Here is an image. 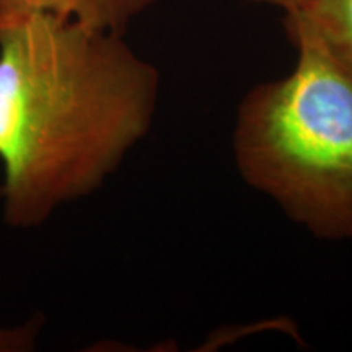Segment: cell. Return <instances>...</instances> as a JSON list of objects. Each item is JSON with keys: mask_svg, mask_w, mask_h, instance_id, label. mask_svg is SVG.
<instances>
[{"mask_svg": "<svg viewBox=\"0 0 352 352\" xmlns=\"http://www.w3.org/2000/svg\"><path fill=\"white\" fill-rule=\"evenodd\" d=\"M292 72L253 87L233 127L241 178L323 240H352V82L303 33Z\"/></svg>", "mask_w": 352, "mask_h": 352, "instance_id": "2", "label": "cell"}, {"mask_svg": "<svg viewBox=\"0 0 352 352\" xmlns=\"http://www.w3.org/2000/svg\"><path fill=\"white\" fill-rule=\"evenodd\" d=\"M153 2L155 0H0V30L34 13H47L96 32L122 34L127 25Z\"/></svg>", "mask_w": 352, "mask_h": 352, "instance_id": "3", "label": "cell"}, {"mask_svg": "<svg viewBox=\"0 0 352 352\" xmlns=\"http://www.w3.org/2000/svg\"><path fill=\"white\" fill-rule=\"evenodd\" d=\"M253 2L264 3V6L279 7V8H283L285 13V12L298 10V8H302V7H307L308 3L315 2V0H253Z\"/></svg>", "mask_w": 352, "mask_h": 352, "instance_id": "6", "label": "cell"}, {"mask_svg": "<svg viewBox=\"0 0 352 352\" xmlns=\"http://www.w3.org/2000/svg\"><path fill=\"white\" fill-rule=\"evenodd\" d=\"M284 28L318 43L352 82V0H315L285 12Z\"/></svg>", "mask_w": 352, "mask_h": 352, "instance_id": "4", "label": "cell"}, {"mask_svg": "<svg viewBox=\"0 0 352 352\" xmlns=\"http://www.w3.org/2000/svg\"><path fill=\"white\" fill-rule=\"evenodd\" d=\"M160 74L122 39L34 13L0 30V215L33 230L94 195L147 135Z\"/></svg>", "mask_w": 352, "mask_h": 352, "instance_id": "1", "label": "cell"}, {"mask_svg": "<svg viewBox=\"0 0 352 352\" xmlns=\"http://www.w3.org/2000/svg\"><path fill=\"white\" fill-rule=\"evenodd\" d=\"M44 320L39 315L15 324H0V352H32L38 347Z\"/></svg>", "mask_w": 352, "mask_h": 352, "instance_id": "5", "label": "cell"}]
</instances>
